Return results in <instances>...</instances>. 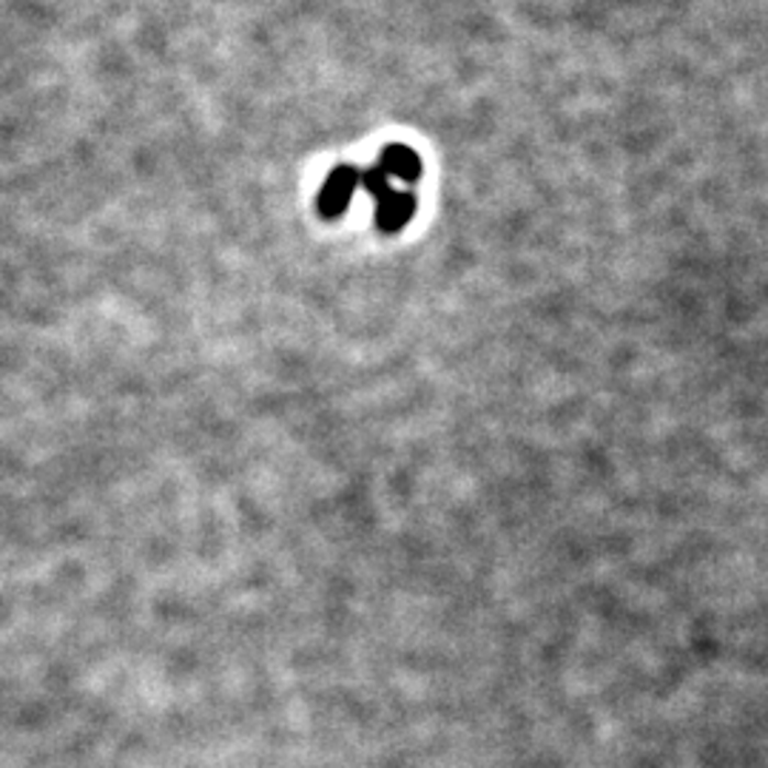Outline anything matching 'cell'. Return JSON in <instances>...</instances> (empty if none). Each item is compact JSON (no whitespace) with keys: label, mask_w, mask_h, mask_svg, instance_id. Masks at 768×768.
<instances>
[{"label":"cell","mask_w":768,"mask_h":768,"mask_svg":"<svg viewBox=\"0 0 768 768\" xmlns=\"http://www.w3.org/2000/svg\"><path fill=\"white\" fill-rule=\"evenodd\" d=\"M356 188L359 168H353V165L348 163L337 165V168L325 177L322 191L316 197V208H319V213H322L325 220H337V217H342V213L348 211L350 199H353Z\"/></svg>","instance_id":"1"},{"label":"cell","mask_w":768,"mask_h":768,"mask_svg":"<svg viewBox=\"0 0 768 768\" xmlns=\"http://www.w3.org/2000/svg\"><path fill=\"white\" fill-rule=\"evenodd\" d=\"M373 202H376V213L373 217H376V226L384 233L402 231L413 220V213H416V197H413V191H405V188L391 186L384 194H378Z\"/></svg>","instance_id":"2"},{"label":"cell","mask_w":768,"mask_h":768,"mask_svg":"<svg viewBox=\"0 0 768 768\" xmlns=\"http://www.w3.org/2000/svg\"><path fill=\"white\" fill-rule=\"evenodd\" d=\"M376 165L382 168L384 174H387V177L398 179V183H405V186L419 183L421 172H425V165H421L419 154L413 152L410 145H402V143L387 145Z\"/></svg>","instance_id":"3"},{"label":"cell","mask_w":768,"mask_h":768,"mask_svg":"<svg viewBox=\"0 0 768 768\" xmlns=\"http://www.w3.org/2000/svg\"><path fill=\"white\" fill-rule=\"evenodd\" d=\"M359 188H364V191L376 199L378 194H384L387 188H391V177H387V174H384L378 165H371V168L359 172Z\"/></svg>","instance_id":"4"}]
</instances>
